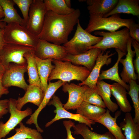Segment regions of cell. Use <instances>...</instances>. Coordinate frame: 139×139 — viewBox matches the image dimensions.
<instances>
[{
	"instance_id": "1",
	"label": "cell",
	"mask_w": 139,
	"mask_h": 139,
	"mask_svg": "<svg viewBox=\"0 0 139 139\" xmlns=\"http://www.w3.org/2000/svg\"><path fill=\"white\" fill-rule=\"evenodd\" d=\"M80 14L79 9L67 15H59L47 11L38 38L58 45L66 43L68 41L69 35L79 20Z\"/></svg>"
},
{
	"instance_id": "2",
	"label": "cell",
	"mask_w": 139,
	"mask_h": 139,
	"mask_svg": "<svg viewBox=\"0 0 139 139\" xmlns=\"http://www.w3.org/2000/svg\"><path fill=\"white\" fill-rule=\"evenodd\" d=\"M52 62L55 67L49 76L48 82L58 79L65 82L75 80L82 82L91 72L84 66L75 65L68 61L53 59Z\"/></svg>"
},
{
	"instance_id": "3",
	"label": "cell",
	"mask_w": 139,
	"mask_h": 139,
	"mask_svg": "<svg viewBox=\"0 0 139 139\" xmlns=\"http://www.w3.org/2000/svg\"><path fill=\"white\" fill-rule=\"evenodd\" d=\"M73 37L63 44L68 55H75L83 53L89 48L94 45L102 39V37L92 35L84 30L79 21Z\"/></svg>"
},
{
	"instance_id": "4",
	"label": "cell",
	"mask_w": 139,
	"mask_h": 139,
	"mask_svg": "<svg viewBox=\"0 0 139 139\" xmlns=\"http://www.w3.org/2000/svg\"><path fill=\"white\" fill-rule=\"evenodd\" d=\"M3 37L6 43L17 44L34 49L39 39L25 27L15 23L6 25L4 28Z\"/></svg>"
},
{
	"instance_id": "5",
	"label": "cell",
	"mask_w": 139,
	"mask_h": 139,
	"mask_svg": "<svg viewBox=\"0 0 139 139\" xmlns=\"http://www.w3.org/2000/svg\"><path fill=\"white\" fill-rule=\"evenodd\" d=\"M95 35L102 36V40L97 44L89 48V50L98 48L104 51L107 49L114 48L127 53V43L130 37L128 28H125L118 31L112 32L97 31Z\"/></svg>"
},
{
	"instance_id": "6",
	"label": "cell",
	"mask_w": 139,
	"mask_h": 139,
	"mask_svg": "<svg viewBox=\"0 0 139 139\" xmlns=\"http://www.w3.org/2000/svg\"><path fill=\"white\" fill-rule=\"evenodd\" d=\"M85 30L90 33L101 30L114 32L123 27L128 28L131 24L134 22L132 19L122 18L119 14H114L107 17L90 15Z\"/></svg>"
},
{
	"instance_id": "7",
	"label": "cell",
	"mask_w": 139,
	"mask_h": 139,
	"mask_svg": "<svg viewBox=\"0 0 139 139\" xmlns=\"http://www.w3.org/2000/svg\"><path fill=\"white\" fill-rule=\"evenodd\" d=\"M33 48L21 45L6 43L0 51V62L6 68L10 64H27L24 54L28 52L33 51Z\"/></svg>"
},
{
	"instance_id": "8",
	"label": "cell",
	"mask_w": 139,
	"mask_h": 139,
	"mask_svg": "<svg viewBox=\"0 0 139 139\" xmlns=\"http://www.w3.org/2000/svg\"><path fill=\"white\" fill-rule=\"evenodd\" d=\"M27 64H19L11 63L5 69L2 79L3 86L8 88L11 86L20 88L25 92L28 86L24 77L27 72Z\"/></svg>"
},
{
	"instance_id": "9",
	"label": "cell",
	"mask_w": 139,
	"mask_h": 139,
	"mask_svg": "<svg viewBox=\"0 0 139 139\" xmlns=\"http://www.w3.org/2000/svg\"><path fill=\"white\" fill-rule=\"evenodd\" d=\"M47 11L44 0H33L26 27L36 37H38L42 30Z\"/></svg>"
},
{
	"instance_id": "10",
	"label": "cell",
	"mask_w": 139,
	"mask_h": 139,
	"mask_svg": "<svg viewBox=\"0 0 139 139\" xmlns=\"http://www.w3.org/2000/svg\"><path fill=\"white\" fill-rule=\"evenodd\" d=\"M9 100L8 112L10 116L5 123L0 121V139H4L23 119L32 114V109L29 107L23 111L18 110L16 107V99L10 98Z\"/></svg>"
},
{
	"instance_id": "11",
	"label": "cell",
	"mask_w": 139,
	"mask_h": 139,
	"mask_svg": "<svg viewBox=\"0 0 139 139\" xmlns=\"http://www.w3.org/2000/svg\"><path fill=\"white\" fill-rule=\"evenodd\" d=\"M52 99L48 104V105H53L55 108L54 112L56 115L52 119L48 122L45 125L46 128L50 126L54 122L58 120L64 118L73 119L79 123H83L86 125L91 130L93 129L91 125L95 124L94 121L89 120L78 114H74L67 111L63 107V104L59 98L54 94L52 96Z\"/></svg>"
},
{
	"instance_id": "12",
	"label": "cell",
	"mask_w": 139,
	"mask_h": 139,
	"mask_svg": "<svg viewBox=\"0 0 139 139\" xmlns=\"http://www.w3.org/2000/svg\"><path fill=\"white\" fill-rule=\"evenodd\" d=\"M34 54L36 56L41 59L50 58L61 60L68 55L64 46L39 39Z\"/></svg>"
},
{
	"instance_id": "13",
	"label": "cell",
	"mask_w": 139,
	"mask_h": 139,
	"mask_svg": "<svg viewBox=\"0 0 139 139\" xmlns=\"http://www.w3.org/2000/svg\"><path fill=\"white\" fill-rule=\"evenodd\" d=\"M88 87L86 85L80 86L66 82L62 85V90L68 92L69 96L67 102L63 104L64 108L67 110L76 109L83 101L85 92Z\"/></svg>"
},
{
	"instance_id": "14",
	"label": "cell",
	"mask_w": 139,
	"mask_h": 139,
	"mask_svg": "<svg viewBox=\"0 0 139 139\" xmlns=\"http://www.w3.org/2000/svg\"><path fill=\"white\" fill-rule=\"evenodd\" d=\"M102 51L96 59L95 64L87 79L84 81L80 83L79 85H86L89 88H95L102 67L104 65H108L112 61L111 57L116 53L109 54L110 51H107L105 54Z\"/></svg>"
},
{
	"instance_id": "15",
	"label": "cell",
	"mask_w": 139,
	"mask_h": 139,
	"mask_svg": "<svg viewBox=\"0 0 139 139\" xmlns=\"http://www.w3.org/2000/svg\"><path fill=\"white\" fill-rule=\"evenodd\" d=\"M102 51L99 48H93L78 55H68L61 60L70 62L76 66L83 65L91 71L95 64L98 56Z\"/></svg>"
},
{
	"instance_id": "16",
	"label": "cell",
	"mask_w": 139,
	"mask_h": 139,
	"mask_svg": "<svg viewBox=\"0 0 139 139\" xmlns=\"http://www.w3.org/2000/svg\"><path fill=\"white\" fill-rule=\"evenodd\" d=\"M66 82L60 80L54 82H49L47 88L41 104L34 112L30 115V118L26 122V124L29 125L34 124L35 125L37 129L38 132L40 133L44 132L43 130L40 127L38 123L37 119L39 114L48 105L56 91Z\"/></svg>"
},
{
	"instance_id": "17",
	"label": "cell",
	"mask_w": 139,
	"mask_h": 139,
	"mask_svg": "<svg viewBox=\"0 0 139 139\" xmlns=\"http://www.w3.org/2000/svg\"><path fill=\"white\" fill-rule=\"evenodd\" d=\"M132 46L131 38L130 37L127 43L126 57L124 59L121 58L119 61L123 66L120 75L122 80L126 83H129L131 80L136 81L137 78L135 72L133 62L135 53L134 50H132Z\"/></svg>"
},
{
	"instance_id": "18",
	"label": "cell",
	"mask_w": 139,
	"mask_h": 139,
	"mask_svg": "<svg viewBox=\"0 0 139 139\" xmlns=\"http://www.w3.org/2000/svg\"><path fill=\"white\" fill-rule=\"evenodd\" d=\"M44 93L41 88L38 86L29 85L24 96L19 97L16 100V107L21 110L23 106L27 103L30 102L38 107L41 104Z\"/></svg>"
},
{
	"instance_id": "19",
	"label": "cell",
	"mask_w": 139,
	"mask_h": 139,
	"mask_svg": "<svg viewBox=\"0 0 139 139\" xmlns=\"http://www.w3.org/2000/svg\"><path fill=\"white\" fill-rule=\"evenodd\" d=\"M118 0H87V9L90 15L103 17L115 7Z\"/></svg>"
},
{
	"instance_id": "20",
	"label": "cell",
	"mask_w": 139,
	"mask_h": 139,
	"mask_svg": "<svg viewBox=\"0 0 139 139\" xmlns=\"http://www.w3.org/2000/svg\"><path fill=\"white\" fill-rule=\"evenodd\" d=\"M110 112L108 109L106 110L105 114L96 123L101 124L105 127L116 139H126L121 128L116 123L117 119L120 115V111H116L114 117L111 116Z\"/></svg>"
},
{
	"instance_id": "21",
	"label": "cell",
	"mask_w": 139,
	"mask_h": 139,
	"mask_svg": "<svg viewBox=\"0 0 139 139\" xmlns=\"http://www.w3.org/2000/svg\"><path fill=\"white\" fill-rule=\"evenodd\" d=\"M123 13L134 16L139 15V0H119L115 7L110 12L103 16L107 17L112 15Z\"/></svg>"
},
{
	"instance_id": "22",
	"label": "cell",
	"mask_w": 139,
	"mask_h": 139,
	"mask_svg": "<svg viewBox=\"0 0 139 139\" xmlns=\"http://www.w3.org/2000/svg\"><path fill=\"white\" fill-rule=\"evenodd\" d=\"M38 74L41 84V88L44 94L47 88L49 76L55 67L52 65L53 59H42L35 55Z\"/></svg>"
},
{
	"instance_id": "23",
	"label": "cell",
	"mask_w": 139,
	"mask_h": 139,
	"mask_svg": "<svg viewBox=\"0 0 139 139\" xmlns=\"http://www.w3.org/2000/svg\"><path fill=\"white\" fill-rule=\"evenodd\" d=\"M0 4L4 14V18L0 19V21L4 22L7 24L16 23L26 27V24L14 7L15 4L13 0H0Z\"/></svg>"
},
{
	"instance_id": "24",
	"label": "cell",
	"mask_w": 139,
	"mask_h": 139,
	"mask_svg": "<svg viewBox=\"0 0 139 139\" xmlns=\"http://www.w3.org/2000/svg\"><path fill=\"white\" fill-rule=\"evenodd\" d=\"M118 54V58L117 61L111 68L108 70L101 71L98 80H102L105 79L114 81L124 87L128 91L129 86L125 83L120 77L118 73V65L120 59L127 53H124L118 49H115Z\"/></svg>"
},
{
	"instance_id": "25",
	"label": "cell",
	"mask_w": 139,
	"mask_h": 139,
	"mask_svg": "<svg viewBox=\"0 0 139 139\" xmlns=\"http://www.w3.org/2000/svg\"><path fill=\"white\" fill-rule=\"evenodd\" d=\"M111 94L115 97L121 110L125 113L130 112L132 107L127 98L126 90L122 85L116 82L111 84Z\"/></svg>"
},
{
	"instance_id": "26",
	"label": "cell",
	"mask_w": 139,
	"mask_h": 139,
	"mask_svg": "<svg viewBox=\"0 0 139 139\" xmlns=\"http://www.w3.org/2000/svg\"><path fill=\"white\" fill-rule=\"evenodd\" d=\"M76 110V114H79L95 123L103 116L106 111L105 108L84 101Z\"/></svg>"
},
{
	"instance_id": "27",
	"label": "cell",
	"mask_w": 139,
	"mask_h": 139,
	"mask_svg": "<svg viewBox=\"0 0 139 139\" xmlns=\"http://www.w3.org/2000/svg\"><path fill=\"white\" fill-rule=\"evenodd\" d=\"M111 84L107 83L102 80H98L96 84V89L98 94L101 97L103 101L110 111L114 112L118 109V106L111 99Z\"/></svg>"
},
{
	"instance_id": "28",
	"label": "cell",
	"mask_w": 139,
	"mask_h": 139,
	"mask_svg": "<svg viewBox=\"0 0 139 139\" xmlns=\"http://www.w3.org/2000/svg\"><path fill=\"white\" fill-rule=\"evenodd\" d=\"M74 135H80L83 139H116L114 136L109 131L101 134L93 132L90 130L85 124L79 123L73 127Z\"/></svg>"
},
{
	"instance_id": "29",
	"label": "cell",
	"mask_w": 139,
	"mask_h": 139,
	"mask_svg": "<svg viewBox=\"0 0 139 139\" xmlns=\"http://www.w3.org/2000/svg\"><path fill=\"white\" fill-rule=\"evenodd\" d=\"M120 126L126 139H139V123L134 122L130 112L126 113Z\"/></svg>"
},
{
	"instance_id": "30",
	"label": "cell",
	"mask_w": 139,
	"mask_h": 139,
	"mask_svg": "<svg viewBox=\"0 0 139 139\" xmlns=\"http://www.w3.org/2000/svg\"><path fill=\"white\" fill-rule=\"evenodd\" d=\"M34 51L25 53L24 57L27 63V72L29 85H33L41 88V84L38 74L37 69L35 58Z\"/></svg>"
},
{
	"instance_id": "31",
	"label": "cell",
	"mask_w": 139,
	"mask_h": 139,
	"mask_svg": "<svg viewBox=\"0 0 139 139\" xmlns=\"http://www.w3.org/2000/svg\"><path fill=\"white\" fill-rule=\"evenodd\" d=\"M44 1L47 11H51L58 15H68L75 10L68 7L64 0H44Z\"/></svg>"
},
{
	"instance_id": "32",
	"label": "cell",
	"mask_w": 139,
	"mask_h": 139,
	"mask_svg": "<svg viewBox=\"0 0 139 139\" xmlns=\"http://www.w3.org/2000/svg\"><path fill=\"white\" fill-rule=\"evenodd\" d=\"M19 124L20 127L15 129L14 135L3 139H43L41 133L37 129L26 126L22 122Z\"/></svg>"
},
{
	"instance_id": "33",
	"label": "cell",
	"mask_w": 139,
	"mask_h": 139,
	"mask_svg": "<svg viewBox=\"0 0 139 139\" xmlns=\"http://www.w3.org/2000/svg\"><path fill=\"white\" fill-rule=\"evenodd\" d=\"M129 83V89L127 93L131 98L135 113L133 119L135 123H139V85L135 80H131Z\"/></svg>"
},
{
	"instance_id": "34",
	"label": "cell",
	"mask_w": 139,
	"mask_h": 139,
	"mask_svg": "<svg viewBox=\"0 0 139 139\" xmlns=\"http://www.w3.org/2000/svg\"><path fill=\"white\" fill-rule=\"evenodd\" d=\"M83 101L104 108L106 107L101 97L98 93L96 88H88L84 94Z\"/></svg>"
},
{
	"instance_id": "35",
	"label": "cell",
	"mask_w": 139,
	"mask_h": 139,
	"mask_svg": "<svg viewBox=\"0 0 139 139\" xmlns=\"http://www.w3.org/2000/svg\"><path fill=\"white\" fill-rule=\"evenodd\" d=\"M20 10L23 19L26 24L28 18L29 9L33 0H13Z\"/></svg>"
},
{
	"instance_id": "36",
	"label": "cell",
	"mask_w": 139,
	"mask_h": 139,
	"mask_svg": "<svg viewBox=\"0 0 139 139\" xmlns=\"http://www.w3.org/2000/svg\"><path fill=\"white\" fill-rule=\"evenodd\" d=\"M131 38L132 46L134 47L135 53L136 58L133 63L134 70L139 76V44L135 40Z\"/></svg>"
},
{
	"instance_id": "37",
	"label": "cell",
	"mask_w": 139,
	"mask_h": 139,
	"mask_svg": "<svg viewBox=\"0 0 139 139\" xmlns=\"http://www.w3.org/2000/svg\"><path fill=\"white\" fill-rule=\"evenodd\" d=\"M129 34L132 39L139 42V25L135 22L131 24L128 28Z\"/></svg>"
},
{
	"instance_id": "38",
	"label": "cell",
	"mask_w": 139,
	"mask_h": 139,
	"mask_svg": "<svg viewBox=\"0 0 139 139\" xmlns=\"http://www.w3.org/2000/svg\"><path fill=\"white\" fill-rule=\"evenodd\" d=\"M9 100H0V121L3 116L9 112Z\"/></svg>"
},
{
	"instance_id": "39",
	"label": "cell",
	"mask_w": 139,
	"mask_h": 139,
	"mask_svg": "<svg viewBox=\"0 0 139 139\" xmlns=\"http://www.w3.org/2000/svg\"><path fill=\"white\" fill-rule=\"evenodd\" d=\"M63 123L67 133V138L66 139H76L72 135L71 130V128L75 125V123L71 120H65L63 121Z\"/></svg>"
},
{
	"instance_id": "40",
	"label": "cell",
	"mask_w": 139,
	"mask_h": 139,
	"mask_svg": "<svg viewBox=\"0 0 139 139\" xmlns=\"http://www.w3.org/2000/svg\"><path fill=\"white\" fill-rule=\"evenodd\" d=\"M3 74L0 75V98L3 95L7 94L9 92L8 88L5 87L2 85V79Z\"/></svg>"
},
{
	"instance_id": "41",
	"label": "cell",
	"mask_w": 139,
	"mask_h": 139,
	"mask_svg": "<svg viewBox=\"0 0 139 139\" xmlns=\"http://www.w3.org/2000/svg\"><path fill=\"white\" fill-rule=\"evenodd\" d=\"M4 28H0V51L6 44L3 37Z\"/></svg>"
},
{
	"instance_id": "42",
	"label": "cell",
	"mask_w": 139,
	"mask_h": 139,
	"mask_svg": "<svg viewBox=\"0 0 139 139\" xmlns=\"http://www.w3.org/2000/svg\"><path fill=\"white\" fill-rule=\"evenodd\" d=\"M4 17V14L3 9L0 4V19Z\"/></svg>"
},
{
	"instance_id": "43",
	"label": "cell",
	"mask_w": 139,
	"mask_h": 139,
	"mask_svg": "<svg viewBox=\"0 0 139 139\" xmlns=\"http://www.w3.org/2000/svg\"><path fill=\"white\" fill-rule=\"evenodd\" d=\"M5 70V69L4 66L0 62V75L3 73Z\"/></svg>"
},
{
	"instance_id": "44",
	"label": "cell",
	"mask_w": 139,
	"mask_h": 139,
	"mask_svg": "<svg viewBox=\"0 0 139 139\" xmlns=\"http://www.w3.org/2000/svg\"><path fill=\"white\" fill-rule=\"evenodd\" d=\"M6 25V23L3 21H0V28H4Z\"/></svg>"
},
{
	"instance_id": "45",
	"label": "cell",
	"mask_w": 139,
	"mask_h": 139,
	"mask_svg": "<svg viewBox=\"0 0 139 139\" xmlns=\"http://www.w3.org/2000/svg\"><path fill=\"white\" fill-rule=\"evenodd\" d=\"M66 5L69 7H71V1L70 0H64Z\"/></svg>"
},
{
	"instance_id": "46",
	"label": "cell",
	"mask_w": 139,
	"mask_h": 139,
	"mask_svg": "<svg viewBox=\"0 0 139 139\" xmlns=\"http://www.w3.org/2000/svg\"><path fill=\"white\" fill-rule=\"evenodd\" d=\"M0 61H1V59H0Z\"/></svg>"
}]
</instances>
